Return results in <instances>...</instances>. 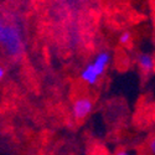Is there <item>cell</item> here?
<instances>
[{"instance_id":"obj_1","label":"cell","mask_w":155,"mask_h":155,"mask_svg":"<svg viewBox=\"0 0 155 155\" xmlns=\"http://www.w3.org/2000/svg\"><path fill=\"white\" fill-rule=\"evenodd\" d=\"M0 46L11 57H19L22 54V35L19 25L0 16Z\"/></svg>"},{"instance_id":"obj_2","label":"cell","mask_w":155,"mask_h":155,"mask_svg":"<svg viewBox=\"0 0 155 155\" xmlns=\"http://www.w3.org/2000/svg\"><path fill=\"white\" fill-rule=\"evenodd\" d=\"M92 109H93L92 99L88 97H81L78 99H76L73 103V108H72L73 117L77 120H83L91 114Z\"/></svg>"},{"instance_id":"obj_3","label":"cell","mask_w":155,"mask_h":155,"mask_svg":"<svg viewBox=\"0 0 155 155\" xmlns=\"http://www.w3.org/2000/svg\"><path fill=\"white\" fill-rule=\"evenodd\" d=\"M109 60H110V56H109L108 52H101V54L97 55L94 61L91 63L93 71L96 72V74L99 77V78H101V76L104 73L108 63H109Z\"/></svg>"},{"instance_id":"obj_4","label":"cell","mask_w":155,"mask_h":155,"mask_svg":"<svg viewBox=\"0 0 155 155\" xmlns=\"http://www.w3.org/2000/svg\"><path fill=\"white\" fill-rule=\"evenodd\" d=\"M138 64L144 72H153L154 70V58L149 54H141L138 56Z\"/></svg>"},{"instance_id":"obj_5","label":"cell","mask_w":155,"mask_h":155,"mask_svg":"<svg viewBox=\"0 0 155 155\" xmlns=\"http://www.w3.org/2000/svg\"><path fill=\"white\" fill-rule=\"evenodd\" d=\"M81 78H82L86 83H88V84H96L97 81L99 80V77L96 74V72L93 71V68H92V66H91V63H89V64H87V66H86V68L82 71Z\"/></svg>"},{"instance_id":"obj_6","label":"cell","mask_w":155,"mask_h":155,"mask_svg":"<svg viewBox=\"0 0 155 155\" xmlns=\"http://www.w3.org/2000/svg\"><path fill=\"white\" fill-rule=\"evenodd\" d=\"M130 41H132V34L130 32L125 31V32H123L119 36V42L122 45H129V44H130Z\"/></svg>"},{"instance_id":"obj_7","label":"cell","mask_w":155,"mask_h":155,"mask_svg":"<svg viewBox=\"0 0 155 155\" xmlns=\"http://www.w3.org/2000/svg\"><path fill=\"white\" fill-rule=\"evenodd\" d=\"M114 155H135V153L129 149H119Z\"/></svg>"},{"instance_id":"obj_8","label":"cell","mask_w":155,"mask_h":155,"mask_svg":"<svg viewBox=\"0 0 155 155\" xmlns=\"http://www.w3.org/2000/svg\"><path fill=\"white\" fill-rule=\"evenodd\" d=\"M4 76H5V70H4V67L2 66V64H0V81L4 78Z\"/></svg>"},{"instance_id":"obj_9","label":"cell","mask_w":155,"mask_h":155,"mask_svg":"<svg viewBox=\"0 0 155 155\" xmlns=\"http://www.w3.org/2000/svg\"><path fill=\"white\" fill-rule=\"evenodd\" d=\"M150 148H151V153H154V151H155V141H154V140L151 141V144H150Z\"/></svg>"}]
</instances>
